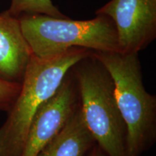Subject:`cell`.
Wrapping results in <instances>:
<instances>
[{
    "label": "cell",
    "instance_id": "7",
    "mask_svg": "<svg viewBox=\"0 0 156 156\" xmlns=\"http://www.w3.org/2000/svg\"><path fill=\"white\" fill-rule=\"evenodd\" d=\"M33 54L19 18L7 12L0 14V78L21 83Z\"/></svg>",
    "mask_w": 156,
    "mask_h": 156
},
{
    "label": "cell",
    "instance_id": "6",
    "mask_svg": "<svg viewBox=\"0 0 156 156\" xmlns=\"http://www.w3.org/2000/svg\"><path fill=\"white\" fill-rule=\"evenodd\" d=\"M95 15L113 21L119 52L139 53L156 38V0H111Z\"/></svg>",
    "mask_w": 156,
    "mask_h": 156
},
{
    "label": "cell",
    "instance_id": "1",
    "mask_svg": "<svg viewBox=\"0 0 156 156\" xmlns=\"http://www.w3.org/2000/svg\"><path fill=\"white\" fill-rule=\"evenodd\" d=\"M90 53L87 48L73 47L50 57L33 54L19 94L0 127V156H21L36 112L56 92L69 69Z\"/></svg>",
    "mask_w": 156,
    "mask_h": 156
},
{
    "label": "cell",
    "instance_id": "10",
    "mask_svg": "<svg viewBox=\"0 0 156 156\" xmlns=\"http://www.w3.org/2000/svg\"><path fill=\"white\" fill-rule=\"evenodd\" d=\"M21 83L0 78V111L8 112L20 90Z\"/></svg>",
    "mask_w": 156,
    "mask_h": 156
},
{
    "label": "cell",
    "instance_id": "4",
    "mask_svg": "<svg viewBox=\"0 0 156 156\" xmlns=\"http://www.w3.org/2000/svg\"><path fill=\"white\" fill-rule=\"evenodd\" d=\"M18 18L23 36L38 57H50L73 47L98 52L119 51L115 25L106 15H96L87 20L39 14L23 15Z\"/></svg>",
    "mask_w": 156,
    "mask_h": 156
},
{
    "label": "cell",
    "instance_id": "8",
    "mask_svg": "<svg viewBox=\"0 0 156 156\" xmlns=\"http://www.w3.org/2000/svg\"><path fill=\"white\" fill-rule=\"evenodd\" d=\"M95 144L84 122L79 106L63 129L38 156H86Z\"/></svg>",
    "mask_w": 156,
    "mask_h": 156
},
{
    "label": "cell",
    "instance_id": "2",
    "mask_svg": "<svg viewBox=\"0 0 156 156\" xmlns=\"http://www.w3.org/2000/svg\"><path fill=\"white\" fill-rule=\"evenodd\" d=\"M112 77L127 131V156H141L156 140V97L145 90L138 53L92 51Z\"/></svg>",
    "mask_w": 156,
    "mask_h": 156
},
{
    "label": "cell",
    "instance_id": "11",
    "mask_svg": "<svg viewBox=\"0 0 156 156\" xmlns=\"http://www.w3.org/2000/svg\"><path fill=\"white\" fill-rule=\"evenodd\" d=\"M86 156H107L106 153L103 152L101 147L97 144H95L94 147L90 150V151L87 154Z\"/></svg>",
    "mask_w": 156,
    "mask_h": 156
},
{
    "label": "cell",
    "instance_id": "5",
    "mask_svg": "<svg viewBox=\"0 0 156 156\" xmlns=\"http://www.w3.org/2000/svg\"><path fill=\"white\" fill-rule=\"evenodd\" d=\"M73 67L56 92L34 116L21 156H38L63 129L79 107V92Z\"/></svg>",
    "mask_w": 156,
    "mask_h": 156
},
{
    "label": "cell",
    "instance_id": "3",
    "mask_svg": "<svg viewBox=\"0 0 156 156\" xmlns=\"http://www.w3.org/2000/svg\"><path fill=\"white\" fill-rule=\"evenodd\" d=\"M84 122L107 156H127V131L117 106L114 83L91 53L73 66Z\"/></svg>",
    "mask_w": 156,
    "mask_h": 156
},
{
    "label": "cell",
    "instance_id": "9",
    "mask_svg": "<svg viewBox=\"0 0 156 156\" xmlns=\"http://www.w3.org/2000/svg\"><path fill=\"white\" fill-rule=\"evenodd\" d=\"M7 12L12 16L18 17L23 15L39 14L56 18H67L62 14L51 0H12Z\"/></svg>",
    "mask_w": 156,
    "mask_h": 156
}]
</instances>
